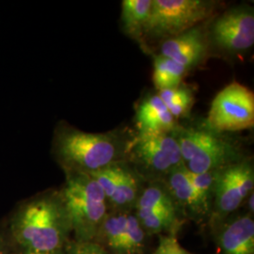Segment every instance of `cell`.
I'll use <instances>...</instances> for the list:
<instances>
[{
  "label": "cell",
  "instance_id": "cell-11",
  "mask_svg": "<svg viewBox=\"0 0 254 254\" xmlns=\"http://www.w3.org/2000/svg\"><path fill=\"white\" fill-rule=\"evenodd\" d=\"M167 189L173 196L178 208L198 219L209 216L210 212L203 206L197 192L191 184L189 172L185 165L175 169L163 180Z\"/></svg>",
  "mask_w": 254,
  "mask_h": 254
},
{
  "label": "cell",
  "instance_id": "cell-18",
  "mask_svg": "<svg viewBox=\"0 0 254 254\" xmlns=\"http://www.w3.org/2000/svg\"><path fill=\"white\" fill-rule=\"evenodd\" d=\"M187 68L162 56L154 58L153 81L158 91L180 86Z\"/></svg>",
  "mask_w": 254,
  "mask_h": 254
},
{
  "label": "cell",
  "instance_id": "cell-16",
  "mask_svg": "<svg viewBox=\"0 0 254 254\" xmlns=\"http://www.w3.org/2000/svg\"><path fill=\"white\" fill-rule=\"evenodd\" d=\"M153 0H124L122 2V23L128 34L139 38L150 17Z\"/></svg>",
  "mask_w": 254,
  "mask_h": 254
},
{
  "label": "cell",
  "instance_id": "cell-19",
  "mask_svg": "<svg viewBox=\"0 0 254 254\" xmlns=\"http://www.w3.org/2000/svg\"><path fill=\"white\" fill-rule=\"evenodd\" d=\"M135 214L147 235H156L163 232L177 230L180 223L179 213L176 212L163 210H139L136 211Z\"/></svg>",
  "mask_w": 254,
  "mask_h": 254
},
{
  "label": "cell",
  "instance_id": "cell-22",
  "mask_svg": "<svg viewBox=\"0 0 254 254\" xmlns=\"http://www.w3.org/2000/svg\"><path fill=\"white\" fill-rule=\"evenodd\" d=\"M216 173L217 171L204 173H192L189 172V177L194 190L197 192L201 203L209 212L212 211Z\"/></svg>",
  "mask_w": 254,
  "mask_h": 254
},
{
  "label": "cell",
  "instance_id": "cell-9",
  "mask_svg": "<svg viewBox=\"0 0 254 254\" xmlns=\"http://www.w3.org/2000/svg\"><path fill=\"white\" fill-rule=\"evenodd\" d=\"M215 240L220 254H254L253 215L224 218L217 221Z\"/></svg>",
  "mask_w": 254,
  "mask_h": 254
},
{
  "label": "cell",
  "instance_id": "cell-21",
  "mask_svg": "<svg viewBox=\"0 0 254 254\" xmlns=\"http://www.w3.org/2000/svg\"><path fill=\"white\" fill-rule=\"evenodd\" d=\"M147 233L141 226L136 214L127 215V231L120 254H143L146 247Z\"/></svg>",
  "mask_w": 254,
  "mask_h": 254
},
{
  "label": "cell",
  "instance_id": "cell-2",
  "mask_svg": "<svg viewBox=\"0 0 254 254\" xmlns=\"http://www.w3.org/2000/svg\"><path fill=\"white\" fill-rule=\"evenodd\" d=\"M128 142L116 132H85L62 121L55 127L52 155L64 173L89 174L123 161Z\"/></svg>",
  "mask_w": 254,
  "mask_h": 254
},
{
  "label": "cell",
  "instance_id": "cell-7",
  "mask_svg": "<svg viewBox=\"0 0 254 254\" xmlns=\"http://www.w3.org/2000/svg\"><path fill=\"white\" fill-rule=\"evenodd\" d=\"M254 171L251 161H237L217 171L212 215L216 222L228 218L254 192Z\"/></svg>",
  "mask_w": 254,
  "mask_h": 254
},
{
  "label": "cell",
  "instance_id": "cell-10",
  "mask_svg": "<svg viewBox=\"0 0 254 254\" xmlns=\"http://www.w3.org/2000/svg\"><path fill=\"white\" fill-rule=\"evenodd\" d=\"M207 51V41L198 27L167 39L161 46V55L188 70L200 64Z\"/></svg>",
  "mask_w": 254,
  "mask_h": 254
},
{
  "label": "cell",
  "instance_id": "cell-4",
  "mask_svg": "<svg viewBox=\"0 0 254 254\" xmlns=\"http://www.w3.org/2000/svg\"><path fill=\"white\" fill-rule=\"evenodd\" d=\"M176 131L137 134L128 142L124 160L141 179L163 181L175 169L185 165Z\"/></svg>",
  "mask_w": 254,
  "mask_h": 254
},
{
  "label": "cell",
  "instance_id": "cell-17",
  "mask_svg": "<svg viewBox=\"0 0 254 254\" xmlns=\"http://www.w3.org/2000/svg\"><path fill=\"white\" fill-rule=\"evenodd\" d=\"M135 209L136 211L163 210L179 213V208L163 181L151 182L150 186L143 189L136 200Z\"/></svg>",
  "mask_w": 254,
  "mask_h": 254
},
{
  "label": "cell",
  "instance_id": "cell-25",
  "mask_svg": "<svg viewBox=\"0 0 254 254\" xmlns=\"http://www.w3.org/2000/svg\"><path fill=\"white\" fill-rule=\"evenodd\" d=\"M17 252L13 248L4 228H0V254H16Z\"/></svg>",
  "mask_w": 254,
  "mask_h": 254
},
{
  "label": "cell",
  "instance_id": "cell-23",
  "mask_svg": "<svg viewBox=\"0 0 254 254\" xmlns=\"http://www.w3.org/2000/svg\"><path fill=\"white\" fill-rule=\"evenodd\" d=\"M66 254H113L96 242H76L71 240L65 247Z\"/></svg>",
  "mask_w": 254,
  "mask_h": 254
},
{
  "label": "cell",
  "instance_id": "cell-12",
  "mask_svg": "<svg viewBox=\"0 0 254 254\" xmlns=\"http://www.w3.org/2000/svg\"><path fill=\"white\" fill-rule=\"evenodd\" d=\"M136 127L141 133H170L176 131L175 118L158 96L154 94L141 102L136 110Z\"/></svg>",
  "mask_w": 254,
  "mask_h": 254
},
{
  "label": "cell",
  "instance_id": "cell-8",
  "mask_svg": "<svg viewBox=\"0 0 254 254\" xmlns=\"http://www.w3.org/2000/svg\"><path fill=\"white\" fill-rule=\"evenodd\" d=\"M212 41L219 48L232 53L243 52L254 44V12L250 6L229 9L212 25Z\"/></svg>",
  "mask_w": 254,
  "mask_h": 254
},
{
  "label": "cell",
  "instance_id": "cell-27",
  "mask_svg": "<svg viewBox=\"0 0 254 254\" xmlns=\"http://www.w3.org/2000/svg\"><path fill=\"white\" fill-rule=\"evenodd\" d=\"M254 192H252L250 194V196L248 197V207L250 210V214L252 212V214H254Z\"/></svg>",
  "mask_w": 254,
  "mask_h": 254
},
{
  "label": "cell",
  "instance_id": "cell-5",
  "mask_svg": "<svg viewBox=\"0 0 254 254\" xmlns=\"http://www.w3.org/2000/svg\"><path fill=\"white\" fill-rule=\"evenodd\" d=\"M214 7L204 0H153L143 33L167 39L180 35L208 18Z\"/></svg>",
  "mask_w": 254,
  "mask_h": 254
},
{
  "label": "cell",
  "instance_id": "cell-3",
  "mask_svg": "<svg viewBox=\"0 0 254 254\" xmlns=\"http://www.w3.org/2000/svg\"><path fill=\"white\" fill-rule=\"evenodd\" d=\"M60 190L70 218L73 240L94 241L109 211L98 183L88 173H65V183Z\"/></svg>",
  "mask_w": 254,
  "mask_h": 254
},
{
  "label": "cell",
  "instance_id": "cell-14",
  "mask_svg": "<svg viewBox=\"0 0 254 254\" xmlns=\"http://www.w3.org/2000/svg\"><path fill=\"white\" fill-rule=\"evenodd\" d=\"M140 180L141 178L124 160L116 190L109 200L111 209L130 212L131 209L135 208L136 200L142 190Z\"/></svg>",
  "mask_w": 254,
  "mask_h": 254
},
{
  "label": "cell",
  "instance_id": "cell-15",
  "mask_svg": "<svg viewBox=\"0 0 254 254\" xmlns=\"http://www.w3.org/2000/svg\"><path fill=\"white\" fill-rule=\"evenodd\" d=\"M128 213L115 209L109 211L93 242L102 246L111 254H120L126 236Z\"/></svg>",
  "mask_w": 254,
  "mask_h": 254
},
{
  "label": "cell",
  "instance_id": "cell-26",
  "mask_svg": "<svg viewBox=\"0 0 254 254\" xmlns=\"http://www.w3.org/2000/svg\"><path fill=\"white\" fill-rule=\"evenodd\" d=\"M16 254H66L65 249L54 252H21Z\"/></svg>",
  "mask_w": 254,
  "mask_h": 254
},
{
  "label": "cell",
  "instance_id": "cell-6",
  "mask_svg": "<svg viewBox=\"0 0 254 254\" xmlns=\"http://www.w3.org/2000/svg\"><path fill=\"white\" fill-rule=\"evenodd\" d=\"M254 125V94L238 82H232L212 101L207 118L210 130L236 132Z\"/></svg>",
  "mask_w": 254,
  "mask_h": 254
},
{
  "label": "cell",
  "instance_id": "cell-24",
  "mask_svg": "<svg viewBox=\"0 0 254 254\" xmlns=\"http://www.w3.org/2000/svg\"><path fill=\"white\" fill-rule=\"evenodd\" d=\"M154 254H194L187 251L173 235L161 236Z\"/></svg>",
  "mask_w": 254,
  "mask_h": 254
},
{
  "label": "cell",
  "instance_id": "cell-20",
  "mask_svg": "<svg viewBox=\"0 0 254 254\" xmlns=\"http://www.w3.org/2000/svg\"><path fill=\"white\" fill-rule=\"evenodd\" d=\"M158 96L175 119L185 116L194 103L192 92L181 86L158 91Z\"/></svg>",
  "mask_w": 254,
  "mask_h": 254
},
{
  "label": "cell",
  "instance_id": "cell-13",
  "mask_svg": "<svg viewBox=\"0 0 254 254\" xmlns=\"http://www.w3.org/2000/svg\"><path fill=\"white\" fill-rule=\"evenodd\" d=\"M182 158L186 164L191 159L205 154L228 142L210 129L190 128L176 133Z\"/></svg>",
  "mask_w": 254,
  "mask_h": 254
},
{
  "label": "cell",
  "instance_id": "cell-1",
  "mask_svg": "<svg viewBox=\"0 0 254 254\" xmlns=\"http://www.w3.org/2000/svg\"><path fill=\"white\" fill-rule=\"evenodd\" d=\"M6 231L17 253L65 249L72 227L61 190L43 191L21 201L10 214Z\"/></svg>",
  "mask_w": 254,
  "mask_h": 254
}]
</instances>
